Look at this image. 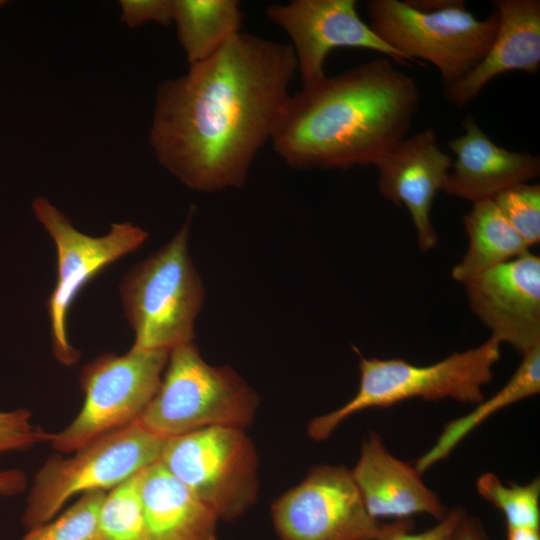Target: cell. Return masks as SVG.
<instances>
[{
    "label": "cell",
    "mask_w": 540,
    "mask_h": 540,
    "mask_svg": "<svg viewBox=\"0 0 540 540\" xmlns=\"http://www.w3.org/2000/svg\"><path fill=\"white\" fill-rule=\"evenodd\" d=\"M296 71L289 44L239 32L158 86L149 132L156 159L192 190L242 187L272 140Z\"/></svg>",
    "instance_id": "cell-1"
},
{
    "label": "cell",
    "mask_w": 540,
    "mask_h": 540,
    "mask_svg": "<svg viewBox=\"0 0 540 540\" xmlns=\"http://www.w3.org/2000/svg\"><path fill=\"white\" fill-rule=\"evenodd\" d=\"M419 102L410 75L374 59L291 94L271 144L295 169L375 166L406 137Z\"/></svg>",
    "instance_id": "cell-2"
},
{
    "label": "cell",
    "mask_w": 540,
    "mask_h": 540,
    "mask_svg": "<svg viewBox=\"0 0 540 540\" xmlns=\"http://www.w3.org/2000/svg\"><path fill=\"white\" fill-rule=\"evenodd\" d=\"M500 346L497 339L490 337L475 348L423 366L401 358H366L357 351L360 380L356 394L338 409L313 418L307 433L311 439L322 441L357 412L387 408L415 397L478 404L484 400L483 387L492 380Z\"/></svg>",
    "instance_id": "cell-3"
},
{
    "label": "cell",
    "mask_w": 540,
    "mask_h": 540,
    "mask_svg": "<svg viewBox=\"0 0 540 540\" xmlns=\"http://www.w3.org/2000/svg\"><path fill=\"white\" fill-rule=\"evenodd\" d=\"M259 401L233 368L210 365L189 342L169 351L160 385L137 421L164 440L211 426L245 429Z\"/></svg>",
    "instance_id": "cell-4"
},
{
    "label": "cell",
    "mask_w": 540,
    "mask_h": 540,
    "mask_svg": "<svg viewBox=\"0 0 540 540\" xmlns=\"http://www.w3.org/2000/svg\"><path fill=\"white\" fill-rule=\"evenodd\" d=\"M193 213L194 207L173 238L123 278L120 292L135 332L133 347L169 352L193 342L195 320L205 297L188 252Z\"/></svg>",
    "instance_id": "cell-5"
},
{
    "label": "cell",
    "mask_w": 540,
    "mask_h": 540,
    "mask_svg": "<svg viewBox=\"0 0 540 540\" xmlns=\"http://www.w3.org/2000/svg\"><path fill=\"white\" fill-rule=\"evenodd\" d=\"M370 27L408 62L427 61L439 71L445 88L466 77L490 47L498 26L494 10L477 19L463 0L421 11L406 1L370 0L366 3Z\"/></svg>",
    "instance_id": "cell-6"
},
{
    "label": "cell",
    "mask_w": 540,
    "mask_h": 540,
    "mask_svg": "<svg viewBox=\"0 0 540 540\" xmlns=\"http://www.w3.org/2000/svg\"><path fill=\"white\" fill-rule=\"evenodd\" d=\"M164 441L136 420L93 439L73 456H51L34 476L23 524L31 529L52 520L74 495L110 491L158 462Z\"/></svg>",
    "instance_id": "cell-7"
},
{
    "label": "cell",
    "mask_w": 540,
    "mask_h": 540,
    "mask_svg": "<svg viewBox=\"0 0 540 540\" xmlns=\"http://www.w3.org/2000/svg\"><path fill=\"white\" fill-rule=\"evenodd\" d=\"M159 462L219 520L238 518L256 501L258 458L243 428L211 426L166 439Z\"/></svg>",
    "instance_id": "cell-8"
},
{
    "label": "cell",
    "mask_w": 540,
    "mask_h": 540,
    "mask_svg": "<svg viewBox=\"0 0 540 540\" xmlns=\"http://www.w3.org/2000/svg\"><path fill=\"white\" fill-rule=\"evenodd\" d=\"M168 356L132 346L124 355L105 354L86 365L80 378L83 405L65 429L52 434L53 448L71 453L138 420L160 385Z\"/></svg>",
    "instance_id": "cell-9"
},
{
    "label": "cell",
    "mask_w": 540,
    "mask_h": 540,
    "mask_svg": "<svg viewBox=\"0 0 540 540\" xmlns=\"http://www.w3.org/2000/svg\"><path fill=\"white\" fill-rule=\"evenodd\" d=\"M37 220L53 239L57 250V280L48 299L52 348L64 365L78 359L67 337L66 319L79 291L102 269L138 249L148 234L130 222L113 223L108 234L92 237L78 231L70 219L46 198L32 204Z\"/></svg>",
    "instance_id": "cell-10"
},
{
    "label": "cell",
    "mask_w": 540,
    "mask_h": 540,
    "mask_svg": "<svg viewBox=\"0 0 540 540\" xmlns=\"http://www.w3.org/2000/svg\"><path fill=\"white\" fill-rule=\"evenodd\" d=\"M271 516L280 540H376L381 526L343 465L312 467L273 502Z\"/></svg>",
    "instance_id": "cell-11"
},
{
    "label": "cell",
    "mask_w": 540,
    "mask_h": 540,
    "mask_svg": "<svg viewBox=\"0 0 540 540\" xmlns=\"http://www.w3.org/2000/svg\"><path fill=\"white\" fill-rule=\"evenodd\" d=\"M356 6V0H292L266 8L268 20L290 38L302 88L326 76L325 60L336 48L368 49L386 55L393 62H408L360 18Z\"/></svg>",
    "instance_id": "cell-12"
},
{
    "label": "cell",
    "mask_w": 540,
    "mask_h": 540,
    "mask_svg": "<svg viewBox=\"0 0 540 540\" xmlns=\"http://www.w3.org/2000/svg\"><path fill=\"white\" fill-rule=\"evenodd\" d=\"M471 310L521 354L540 345V258L526 253L462 282Z\"/></svg>",
    "instance_id": "cell-13"
},
{
    "label": "cell",
    "mask_w": 540,
    "mask_h": 540,
    "mask_svg": "<svg viewBox=\"0 0 540 540\" xmlns=\"http://www.w3.org/2000/svg\"><path fill=\"white\" fill-rule=\"evenodd\" d=\"M451 165L452 158L440 149L432 128L405 137L375 164L381 194L408 209L423 251L437 244L431 208L436 193L443 190Z\"/></svg>",
    "instance_id": "cell-14"
},
{
    "label": "cell",
    "mask_w": 540,
    "mask_h": 540,
    "mask_svg": "<svg viewBox=\"0 0 540 540\" xmlns=\"http://www.w3.org/2000/svg\"><path fill=\"white\" fill-rule=\"evenodd\" d=\"M368 513L375 519H409L428 514L437 520L449 510L439 496L428 488L421 473L394 457L376 432L363 440L360 455L350 470Z\"/></svg>",
    "instance_id": "cell-15"
},
{
    "label": "cell",
    "mask_w": 540,
    "mask_h": 540,
    "mask_svg": "<svg viewBox=\"0 0 540 540\" xmlns=\"http://www.w3.org/2000/svg\"><path fill=\"white\" fill-rule=\"evenodd\" d=\"M462 127L465 133L448 142L456 160L443 187L446 193L476 203L539 176L538 155L498 146L472 116Z\"/></svg>",
    "instance_id": "cell-16"
},
{
    "label": "cell",
    "mask_w": 540,
    "mask_h": 540,
    "mask_svg": "<svg viewBox=\"0 0 540 540\" xmlns=\"http://www.w3.org/2000/svg\"><path fill=\"white\" fill-rule=\"evenodd\" d=\"M498 26L494 39L476 67L445 88L449 103L462 108L494 78L511 71L535 74L540 68V1L494 0Z\"/></svg>",
    "instance_id": "cell-17"
},
{
    "label": "cell",
    "mask_w": 540,
    "mask_h": 540,
    "mask_svg": "<svg viewBox=\"0 0 540 540\" xmlns=\"http://www.w3.org/2000/svg\"><path fill=\"white\" fill-rule=\"evenodd\" d=\"M147 540H216L218 517L158 461L139 475Z\"/></svg>",
    "instance_id": "cell-18"
},
{
    "label": "cell",
    "mask_w": 540,
    "mask_h": 540,
    "mask_svg": "<svg viewBox=\"0 0 540 540\" xmlns=\"http://www.w3.org/2000/svg\"><path fill=\"white\" fill-rule=\"evenodd\" d=\"M172 21L192 66L214 55L241 32L243 12L237 0H172Z\"/></svg>",
    "instance_id": "cell-19"
},
{
    "label": "cell",
    "mask_w": 540,
    "mask_h": 540,
    "mask_svg": "<svg viewBox=\"0 0 540 540\" xmlns=\"http://www.w3.org/2000/svg\"><path fill=\"white\" fill-rule=\"evenodd\" d=\"M540 392V345L522 353V360L507 383L470 413L448 422L433 446L421 455L415 468L422 474L447 458L456 446L492 414Z\"/></svg>",
    "instance_id": "cell-20"
},
{
    "label": "cell",
    "mask_w": 540,
    "mask_h": 540,
    "mask_svg": "<svg viewBox=\"0 0 540 540\" xmlns=\"http://www.w3.org/2000/svg\"><path fill=\"white\" fill-rule=\"evenodd\" d=\"M463 222L469 245L452 269V277L461 283L529 251V245L505 220L493 199L473 203Z\"/></svg>",
    "instance_id": "cell-21"
},
{
    "label": "cell",
    "mask_w": 540,
    "mask_h": 540,
    "mask_svg": "<svg viewBox=\"0 0 540 540\" xmlns=\"http://www.w3.org/2000/svg\"><path fill=\"white\" fill-rule=\"evenodd\" d=\"M140 472L105 494L98 514L97 540H147Z\"/></svg>",
    "instance_id": "cell-22"
},
{
    "label": "cell",
    "mask_w": 540,
    "mask_h": 540,
    "mask_svg": "<svg viewBox=\"0 0 540 540\" xmlns=\"http://www.w3.org/2000/svg\"><path fill=\"white\" fill-rule=\"evenodd\" d=\"M480 496L498 508L506 519L507 528L540 529V479L525 485L509 483L486 472L476 481Z\"/></svg>",
    "instance_id": "cell-23"
},
{
    "label": "cell",
    "mask_w": 540,
    "mask_h": 540,
    "mask_svg": "<svg viewBox=\"0 0 540 540\" xmlns=\"http://www.w3.org/2000/svg\"><path fill=\"white\" fill-rule=\"evenodd\" d=\"M106 492L91 491L80 498L58 518L28 529L20 540H97V522Z\"/></svg>",
    "instance_id": "cell-24"
},
{
    "label": "cell",
    "mask_w": 540,
    "mask_h": 540,
    "mask_svg": "<svg viewBox=\"0 0 540 540\" xmlns=\"http://www.w3.org/2000/svg\"><path fill=\"white\" fill-rule=\"evenodd\" d=\"M493 201L505 220L529 247L539 242V184H517L497 194Z\"/></svg>",
    "instance_id": "cell-25"
},
{
    "label": "cell",
    "mask_w": 540,
    "mask_h": 540,
    "mask_svg": "<svg viewBox=\"0 0 540 540\" xmlns=\"http://www.w3.org/2000/svg\"><path fill=\"white\" fill-rule=\"evenodd\" d=\"M51 438V433L33 424L28 410L0 411V454L25 450Z\"/></svg>",
    "instance_id": "cell-26"
},
{
    "label": "cell",
    "mask_w": 540,
    "mask_h": 540,
    "mask_svg": "<svg viewBox=\"0 0 540 540\" xmlns=\"http://www.w3.org/2000/svg\"><path fill=\"white\" fill-rule=\"evenodd\" d=\"M466 512L455 508L429 529L414 533L413 522L409 519H395L381 524L376 540H453L455 531Z\"/></svg>",
    "instance_id": "cell-27"
},
{
    "label": "cell",
    "mask_w": 540,
    "mask_h": 540,
    "mask_svg": "<svg viewBox=\"0 0 540 540\" xmlns=\"http://www.w3.org/2000/svg\"><path fill=\"white\" fill-rule=\"evenodd\" d=\"M121 20L130 28L146 22L169 26L172 22V0H122Z\"/></svg>",
    "instance_id": "cell-28"
},
{
    "label": "cell",
    "mask_w": 540,
    "mask_h": 540,
    "mask_svg": "<svg viewBox=\"0 0 540 540\" xmlns=\"http://www.w3.org/2000/svg\"><path fill=\"white\" fill-rule=\"evenodd\" d=\"M27 487V478L20 469L0 470V496L9 497L22 493Z\"/></svg>",
    "instance_id": "cell-29"
},
{
    "label": "cell",
    "mask_w": 540,
    "mask_h": 540,
    "mask_svg": "<svg viewBox=\"0 0 540 540\" xmlns=\"http://www.w3.org/2000/svg\"><path fill=\"white\" fill-rule=\"evenodd\" d=\"M453 540H491L478 518L467 516L460 521Z\"/></svg>",
    "instance_id": "cell-30"
},
{
    "label": "cell",
    "mask_w": 540,
    "mask_h": 540,
    "mask_svg": "<svg viewBox=\"0 0 540 540\" xmlns=\"http://www.w3.org/2000/svg\"><path fill=\"white\" fill-rule=\"evenodd\" d=\"M506 540H540V529L507 528Z\"/></svg>",
    "instance_id": "cell-31"
},
{
    "label": "cell",
    "mask_w": 540,
    "mask_h": 540,
    "mask_svg": "<svg viewBox=\"0 0 540 540\" xmlns=\"http://www.w3.org/2000/svg\"><path fill=\"white\" fill-rule=\"evenodd\" d=\"M5 1L0 0V6L4 5Z\"/></svg>",
    "instance_id": "cell-32"
}]
</instances>
